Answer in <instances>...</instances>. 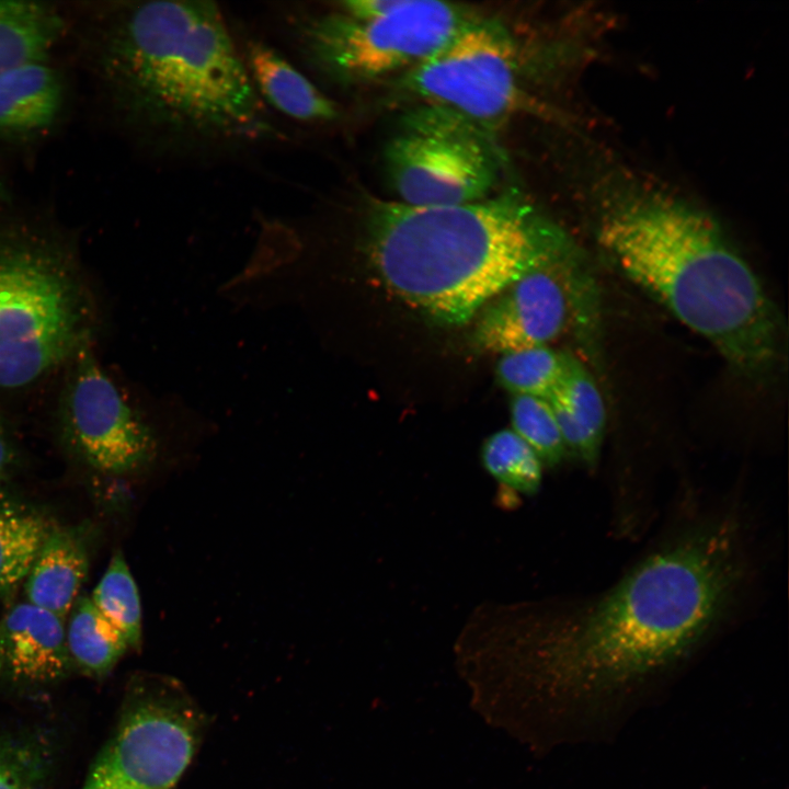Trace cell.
I'll list each match as a JSON object with an SVG mask.
<instances>
[{"mask_svg": "<svg viewBox=\"0 0 789 789\" xmlns=\"http://www.w3.org/2000/svg\"><path fill=\"white\" fill-rule=\"evenodd\" d=\"M742 544L739 524L724 517L648 556L596 597L477 610L531 642L544 667L590 701L665 671L701 644L745 579Z\"/></svg>", "mask_w": 789, "mask_h": 789, "instance_id": "cell-1", "label": "cell"}, {"mask_svg": "<svg viewBox=\"0 0 789 789\" xmlns=\"http://www.w3.org/2000/svg\"><path fill=\"white\" fill-rule=\"evenodd\" d=\"M103 70L126 117L173 156L216 153L275 130L219 8L209 1L124 7Z\"/></svg>", "mask_w": 789, "mask_h": 789, "instance_id": "cell-2", "label": "cell"}, {"mask_svg": "<svg viewBox=\"0 0 789 789\" xmlns=\"http://www.w3.org/2000/svg\"><path fill=\"white\" fill-rule=\"evenodd\" d=\"M366 249L381 284L439 324L461 325L530 270L573 251L515 192L453 206L368 199Z\"/></svg>", "mask_w": 789, "mask_h": 789, "instance_id": "cell-3", "label": "cell"}, {"mask_svg": "<svg viewBox=\"0 0 789 789\" xmlns=\"http://www.w3.org/2000/svg\"><path fill=\"white\" fill-rule=\"evenodd\" d=\"M601 244L631 281L706 339L737 374L778 361L780 327L759 278L700 211L659 196L603 219Z\"/></svg>", "mask_w": 789, "mask_h": 789, "instance_id": "cell-4", "label": "cell"}, {"mask_svg": "<svg viewBox=\"0 0 789 789\" xmlns=\"http://www.w3.org/2000/svg\"><path fill=\"white\" fill-rule=\"evenodd\" d=\"M88 312L79 285L50 250L0 244V387L27 385L79 351Z\"/></svg>", "mask_w": 789, "mask_h": 789, "instance_id": "cell-5", "label": "cell"}, {"mask_svg": "<svg viewBox=\"0 0 789 789\" xmlns=\"http://www.w3.org/2000/svg\"><path fill=\"white\" fill-rule=\"evenodd\" d=\"M472 9L434 0H401L391 12L355 19L334 9L300 32L306 59L340 82H364L418 66L469 24Z\"/></svg>", "mask_w": 789, "mask_h": 789, "instance_id": "cell-6", "label": "cell"}, {"mask_svg": "<svg viewBox=\"0 0 789 789\" xmlns=\"http://www.w3.org/2000/svg\"><path fill=\"white\" fill-rule=\"evenodd\" d=\"M384 158L397 202L412 207L480 201L498 179L494 152L478 127L434 106L422 105L403 118Z\"/></svg>", "mask_w": 789, "mask_h": 789, "instance_id": "cell-7", "label": "cell"}, {"mask_svg": "<svg viewBox=\"0 0 789 789\" xmlns=\"http://www.w3.org/2000/svg\"><path fill=\"white\" fill-rule=\"evenodd\" d=\"M517 48L500 24L478 19L434 55L399 76V88L423 105L474 124L516 113L524 96Z\"/></svg>", "mask_w": 789, "mask_h": 789, "instance_id": "cell-8", "label": "cell"}, {"mask_svg": "<svg viewBox=\"0 0 789 789\" xmlns=\"http://www.w3.org/2000/svg\"><path fill=\"white\" fill-rule=\"evenodd\" d=\"M197 711L172 683H159L123 714L81 789H175L194 756Z\"/></svg>", "mask_w": 789, "mask_h": 789, "instance_id": "cell-9", "label": "cell"}, {"mask_svg": "<svg viewBox=\"0 0 789 789\" xmlns=\"http://www.w3.org/2000/svg\"><path fill=\"white\" fill-rule=\"evenodd\" d=\"M573 252L546 262L508 285L479 312L473 345L507 354L556 340L579 312L581 275Z\"/></svg>", "mask_w": 789, "mask_h": 789, "instance_id": "cell-10", "label": "cell"}, {"mask_svg": "<svg viewBox=\"0 0 789 789\" xmlns=\"http://www.w3.org/2000/svg\"><path fill=\"white\" fill-rule=\"evenodd\" d=\"M81 359L65 409L72 445L102 472L122 474L138 469L155 455L151 430L96 364L88 356Z\"/></svg>", "mask_w": 789, "mask_h": 789, "instance_id": "cell-11", "label": "cell"}, {"mask_svg": "<svg viewBox=\"0 0 789 789\" xmlns=\"http://www.w3.org/2000/svg\"><path fill=\"white\" fill-rule=\"evenodd\" d=\"M71 659L64 619L28 602L15 604L0 620V674L15 681L61 678Z\"/></svg>", "mask_w": 789, "mask_h": 789, "instance_id": "cell-12", "label": "cell"}, {"mask_svg": "<svg viewBox=\"0 0 789 789\" xmlns=\"http://www.w3.org/2000/svg\"><path fill=\"white\" fill-rule=\"evenodd\" d=\"M88 571L89 552L82 535L71 528H52L26 576V602L65 619Z\"/></svg>", "mask_w": 789, "mask_h": 789, "instance_id": "cell-13", "label": "cell"}, {"mask_svg": "<svg viewBox=\"0 0 789 789\" xmlns=\"http://www.w3.org/2000/svg\"><path fill=\"white\" fill-rule=\"evenodd\" d=\"M245 59L259 95L278 112L306 123L330 122L339 116L336 104L274 48L252 42Z\"/></svg>", "mask_w": 789, "mask_h": 789, "instance_id": "cell-14", "label": "cell"}, {"mask_svg": "<svg viewBox=\"0 0 789 789\" xmlns=\"http://www.w3.org/2000/svg\"><path fill=\"white\" fill-rule=\"evenodd\" d=\"M547 400L568 453L593 468L599 458L606 410L593 377L581 362L571 356L562 385Z\"/></svg>", "mask_w": 789, "mask_h": 789, "instance_id": "cell-15", "label": "cell"}, {"mask_svg": "<svg viewBox=\"0 0 789 789\" xmlns=\"http://www.w3.org/2000/svg\"><path fill=\"white\" fill-rule=\"evenodd\" d=\"M61 87L43 61L25 62L0 73V130L24 133L48 126L58 113Z\"/></svg>", "mask_w": 789, "mask_h": 789, "instance_id": "cell-16", "label": "cell"}, {"mask_svg": "<svg viewBox=\"0 0 789 789\" xmlns=\"http://www.w3.org/2000/svg\"><path fill=\"white\" fill-rule=\"evenodd\" d=\"M61 30V18L45 4L0 0V73L25 62L44 61Z\"/></svg>", "mask_w": 789, "mask_h": 789, "instance_id": "cell-17", "label": "cell"}, {"mask_svg": "<svg viewBox=\"0 0 789 789\" xmlns=\"http://www.w3.org/2000/svg\"><path fill=\"white\" fill-rule=\"evenodd\" d=\"M52 528L33 508L0 496V596L26 579Z\"/></svg>", "mask_w": 789, "mask_h": 789, "instance_id": "cell-18", "label": "cell"}, {"mask_svg": "<svg viewBox=\"0 0 789 789\" xmlns=\"http://www.w3.org/2000/svg\"><path fill=\"white\" fill-rule=\"evenodd\" d=\"M66 639L71 662L93 676L107 674L129 649L123 634L88 596L78 597L73 604Z\"/></svg>", "mask_w": 789, "mask_h": 789, "instance_id": "cell-19", "label": "cell"}, {"mask_svg": "<svg viewBox=\"0 0 789 789\" xmlns=\"http://www.w3.org/2000/svg\"><path fill=\"white\" fill-rule=\"evenodd\" d=\"M571 356L535 346L501 355L496 366L500 384L513 396L551 397L562 385Z\"/></svg>", "mask_w": 789, "mask_h": 789, "instance_id": "cell-20", "label": "cell"}, {"mask_svg": "<svg viewBox=\"0 0 789 789\" xmlns=\"http://www.w3.org/2000/svg\"><path fill=\"white\" fill-rule=\"evenodd\" d=\"M485 471L508 491L535 495L542 483V464L536 453L512 430H500L482 444Z\"/></svg>", "mask_w": 789, "mask_h": 789, "instance_id": "cell-21", "label": "cell"}, {"mask_svg": "<svg viewBox=\"0 0 789 789\" xmlns=\"http://www.w3.org/2000/svg\"><path fill=\"white\" fill-rule=\"evenodd\" d=\"M96 609L125 638L129 648L141 642V603L124 554L116 552L90 596Z\"/></svg>", "mask_w": 789, "mask_h": 789, "instance_id": "cell-22", "label": "cell"}, {"mask_svg": "<svg viewBox=\"0 0 789 789\" xmlns=\"http://www.w3.org/2000/svg\"><path fill=\"white\" fill-rule=\"evenodd\" d=\"M512 431L539 457L542 466L556 467L569 455L548 400L513 396Z\"/></svg>", "mask_w": 789, "mask_h": 789, "instance_id": "cell-23", "label": "cell"}, {"mask_svg": "<svg viewBox=\"0 0 789 789\" xmlns=\"http://www.w3.org/2000/svg\"><path fill=\"white\" fill-rule=\"evenodd\" d=\"M44 763L24 744L0 743V789H37Z\"/></svg>", "mask_w": 789, "mask_h": 789, "instance_id": "cell-24", "label": "cell"}, {"mask_svg": "<svg viewBox=\"0 0 789 789\" xmlns=\"http://www.w3.org/2000/svg\"><path fill=\"white\" fill-rule=\"evenodd\" d=\"M11 460L10 448L0 433V477L5 472Z\"/></svg>", "mask_w": 789, "mask_h": 789, "instance_id": "cell-25", "label": "cell"}]
</instances>
